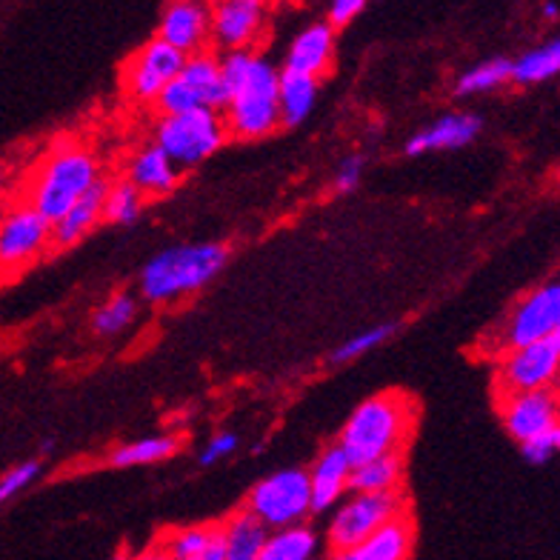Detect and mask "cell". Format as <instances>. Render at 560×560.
<instances>
[{
  "instance_id": "836d02e7",
  "label": "cell",
  "mask_w": 560,
  "mask_h": 560,
  "mask_svg": "<svg viewBox=\"0 0 560 560\" xmlns=\"http://www.w3.org/2000/svg\"><path fill=\"white\" fill-rule=\"evenodd\" d=\"M37 475H40V460H26V464H18L15 469H9V472L0 478V503L12 501L15 494H21L23 489L32 487Z\"/></svg>"
},
{
  "instance_id": "6da1fadb",
  "label": "cell",
  "mask_w": 560,
  "mask_h": 560,
  "mask_svg": "<svg viewBox=\"0 0 560 560\" xmlns=\"http://www.w3.org/2000/svg\"><path fill=\"white\" fill-rule=\"evenodd\" d=\"M418 423V406L404 392H381L363 400L340 432V450L354 464L386 452H404Z\"/></svg>"
},
{
  "instance_id": "9a60e30c",
  "label": "cell",
  "mask_w": 560,
  "mask_h": 560,
  "mask_svg": "<svg viewBox=\"0 0 560 560\" xmlns=\"http://www.w3.org/2000/svg\"><path fill=\"white\" fill-rule=\"evenodd\" d=\"M415 549V524L409 512H398L395 517L384 521L372 535L358 546L338 555L340 560H406L412 558Z\"/></svg>"
},
{
  "instance_id": "f35d334b",
  "label": "cell",
  "mask_w": 560,
  "mask_h": 560,
  "mask_svg": "<svg viewBox=\"0 0 560 560\" xmlns=\"http://www.w3.org/2000/svg\"><path fill=\"white\" fill-rule=\"evenodd\" d=\"M203 560H226V540H223L221 526H212V535H209Z\"/></svg>"
},
{
  "instance_id": "ba28073f",
  "label": "cell",
  "mask_w": 560,
  "mask_h": 560,
  "mask_svg": "<svg viewBox=\"0 0 560 560\" xmlns=\"http://www.w3.org/2000/svg\"><path fill=\"white\" fill-rule=\"evenodd\" d=\"M560 372V332L532 340L524 347L509 349L498 358V375L494 389L501 398L526 389H544L555 386Z\"/></svg>"
},
{
  "instance_id": "d6986e66",
  "label": "cell",
  "mask_w": 560,
  "mask_h": 560,
  "mask_svg": "<svg viewBox=\"0 0 560 560\" xmlns=\"http://www.w3.org/2000/svg\"><path fill=\"white\" fill-rule=\"evenodd\" d=\"M335 55V26L332 23H312L292 40L287 55V69L320 78L326 74Z\"/></svg>"
},
{
  "instance_id": "ab89813d",
  "label": "cell",
  "mask_w": 560,
  "mask_h": 560,
  "mask_svg": "<svg viewBox=\"0 0 560 560\" xmlns=\"http://www.w3.org/2000/svg\"><path fill=\"white\" fill-rule=\"evenodd\" d=\"M544 15L546 18H558V3H555V0H546V7H544Z\"/></svg>"
},
{
  "instance_id": "8fae6325",
  "label": "cell",
  "mask_w": 560,
  "mask_h": 560,
  "mask_svg": "<svg viewBox=\"0 0 560 560\" xmlns=\"http://www.w3.org/2000/svg\"><path fill=\"white\" fill-rule=\"evenodd\" d=\"M186 55L166 44L163 37H152L143 49L135 52V58L124 69V86L132 101L152 104L161 89L180 72Z\"/></svg>"
},
{
  "instance_id": "52a82bcc",
  "label": "cell",
  "mask_w": 560,
  "mask_h": 560,
  "mask_svg": "<svg viewBox=\"0 0 560 560\" xmlns=\"http://www.w3.org/2000/svg\"><path fill=\"white\" fill-rule=\"evenodd\" d=\"M252 515L258 517L266 529H280V526L303 524L306 515H312V492L310 472L303 469H280L260 480L252 489L249 506Z\"/></svg>"
},
{
  "instance_id": "7a4b0ae2",
  "label": "cell",
  "mask_w": 560,
  "mask_h": 560,
  "mask_svg": "<svg viewBox=\"0 0 560 560\" xmlns=\"http://www.w3.org/2000/svg\"><path fill=\"white\" fill-rule=\"evenodd\" d=\"M223 244H184L158 252L140 272V295L149 303H172L209 287L226 269Z\"/></svg>"
},
{
  "instance_id": "4dcf8cb0",
  "label": "cell",
  "mask_w": 560,
  "mask_h": 560,
  "mask_svg": "<svg viewBox=\"0 0 560 560\" xmlns=\"http://www.w3.org/2000/svg\"><path fill=\"white\" fill-rule=\"evenodd\" d=\"M209 535H212V526H192V529L175 532V535L163 544V555L175 560H203Z\"/></svg>"
},
{
  "instance_id": "8d00e7d4",
  "label": "cell",
  "mask_w": 560,
  "mask_h": 560,
  "mask_svg": "<svg viewBox=\"0 0 560 560\" xmlns=\"http://www.w3.org/2000/svg\"><path fill=\"white\" fill-rule=\"evenodd\" d=\"M235 450H237V435H232V432H221V435L209 441L207 450L200 452V464H203V466L218 464L221 457L232 455Z\"/></svg>"
},
{
  "instance_id": "7402d4cb",
  "label": "cell",
  "mask_w": 560,
  "mask_h": 560,
  "mask_svg": "<svg viewBox=\"0 0 560 560\" xmlns=\"http://www.w3.org/2000/svg\"><path fill=\"white\" fill-rule=\"evenodd\" d=\"M317 101V78L312 74L283 69L278 78V104H280V124L298 126L306 120L315 109Z\"/></svg>"
},
{
  "instance_id": "f1b7e54d",
  "label": "cell",
  "mask_w": 560,
  "mask_h": 560,
  "mask_svg": "<svg viewBox=\"0 0 560 560\" xmlns=\"http://www.w3.org/2000/svg\"><path fill=\"white\" fill-rule=\"evenodd\" d=\"M509 63L506 58H492L483 60L478 67L466 69L460 78H457V97H469V95H480V92H492V89L503 86L509 81Z\"/></svg>"
},
{
  "instance_id": "603a6c76",
  "label": "cell",
  "mask_w": 560,
  "mask_h": 560,
  "mask_svg": "<svg viewBox=\"0 0 560 560\" xmlns=\"http://www.w3.org/2000/svg\"><path fill=\"white\" fill-rule=\"evenodd\" d=\"M404 480V452L369 457L349 472V492H395Z\"/></svg>"
},
{
  "instance_id": "9c48e42d",
  "label": "cell",
  "mask_w": 560,
  "mask_h": 560,
  "mask_svg": "<svg viewBox=\"0 0 560 560\" xmlns=\"http://www.w3.org/2000/svg\"><path fill=\"white\" fill-rule=\"evenodd\" d=\"M406 509V498L400 489L395 492H354L343 506L335 512L329 524V549L332 555H343L347 549L361 544L377 526Z\"/></svg>"
},
{
  "instance_id": "ac0fdd59",
  "label": "cell",
  "mask_w": 560,
  "mask_h": 560,
  "mask_svg": "<svg viewBox=\"0 0 560 560\" xmlns=\"http://www.w3.org/2000/svg\"><path fill=\"white\" fill-rule=\"evenodd\" d=\"M483 129V120L478 115H446L429 129L415 135L406 143V155H427V152H443V149H460L472 143Z\"/></svg>"
},
{
  "instance_id": "44dd1931",
  "label": "cell",
  "mask_w": 560,
  "mask_h": 560,
  "mask_svg": "<svg viewBox=\"0 0 560 560\" xmlns=\"http://www.w3.org/2000/svg\"><path fill=\"white\" fill-rule=\"evenodd\" d=\"M180 78L186 86L192 89L200 106H212V109H223L226 106V89L221 81V58H214L212 52L200 49V52L186 55L184 67H180Z\"/></svg>"
},
{
  "instance_id": "4fadbf2b",
  "label": "cell",
  "mask_w": 560,
  "mask_h": 560,
  "mask_svg": "<svg viewBox=\"0 0 560 560\" xmlns=\"http://www.w3.org/2000/svg\"><path fill=\"white\" fill-rule=\"evenodd\" d=\"M209 35H212V9L207 7V0H172L163 9L158 37L184 55L200 52Z\"/></svg>"
},
{
  "instance_id": "83f0119b",
  "label": "cell",
  "mask_w": 560,
  "mask_h": 560,
  "mask_svg": "<svg viewBox=\"0 0 560 560\" xmlns=\"http://www.w3.org/2000/svg\"><path fill=\"white\" fill-rule=\"evenodd\" d=\"M143 200L147 195L140 192L138 186L126 177V180H115L106 186L104 195V221L109 223H135L143 212Z\"/></svg>"
},
{
  "instance_id": "e0dca14e",
  "label": "cell",
  "mask_w": 560,
  "mask_h": 560,
  "mask_svg": "<svg viewBox=\"0 0 560 560\" xmlns=\"http://www.w3.org/2000/svg\"><path fill=\"white\" fill-rule=\"evenodd\" d=\"M349 472H352V460L340 446H326L317 455L310 472L312 512H326V509L338 506L340 498L349 492Z\"/></svg>"
},
{
  "instance_id": "d4e9b609",
  "label": "cell",
  "mask_w": 560,
  "mask_h": 560,
  "mask_svg": "<svg viewBox=\"0 0 560 560\" xmlns=\"http://www.w3.org/2000/svg\"><path fill=\"white\" fill-rule=\"evenodd\" d=\"M317 552V535L303 524L280 526L266 535L258 560H310Z\"/></svg>"
},
{
  "instance_id": "4316f807",
  "label": "cell",
  "mask_w": 560,
  "mask_h": 560,
  "mask_svg": "<svg viewBox=\"0 0 560 560\" xmlns=\"http://www.w3.org/2000/svg\"><path fill=\"white\" fill-rule=\"evenodd\" d=\"M177 452V438L172 435H152L143 438V441L124 443L118 450L112 452L109 464L126 469V466H143V464H158V460H166Z\"/></svg>"
},
{
  "instance_id": "1f68e13d",
  "label": "cell",
  "mask_w": 560,
  "mask_h": 560,
  "mask_svg": "<svg viewBox=\"0 0 560 560\" xmlns=\"http://www.w3.org/2000/svg\"><path fill=\"white\" fill-rule=\"evenodd\" d=\"M398 329H400V324H381V326H372V329H366V332L354 335V338L347 340L343 347L335 349L332 363H349V361H354V358H361V354H366L369 349H377L381 343H386V340L398 332Z\"/></svg>"
},
{
  "instance_id": "d6a6232c",
  "label": "cell",
  "mask_w": 560,
  "mask_h": 560,
  "mask_svg": "<svg viewBox=\"0 0 560 560\" xmlns=\"http://www.w3.org/2000/svg\"><path fill=\"white\" fill-rule=\"evenodd\" d=\"M255 55L249 49H226V55L221 58V81L226 89V101L235 95L241 83L246 81V72H249V63Z\"/></svg>"
},
{
  "instance_id": "f546056e",
  "label": "cell",
  "mask_w": 560,
  "mask_h": 560,
  "mask_svg": "<svg viewBox=\"0 0 560 560\" xmlns=\"http://www.w3.org/2000/svg\"><path fill=\"white\" fill-rule=\"evenodd\" d=\"M135 315H138V301L132 295H112L109 301L101 306V310L92 315V332L101 335V338H112V335L124 332L126 326L132 324Z\"/></svg>"
},
{
  "instance_id": "7c38bea8",
  "label": "cell",
  "mask_w": 560,
  "mask_h": 560,
  "mask_svg": "<svg viewBox=\"0 0 560 560\" xmlns=\"http://www.w3.org/2000/svg\"><path fill=\"white\" fill-rule=\"evenodd\" d=\"M501 400L503 429H506L509 435L515 438L517 443H524L526 438L538 435V432H544V429L558 423L560 404L555 386L515 392V395H506V398Z\"/></svg>"
},
{
  "instance_id": "3957f363",
  "label": "cell",
  "mask_w": 560,
  "mask_h": 560,
  "mask_svg": "<svg viewBox=\"0 0 560 560\" xmlns=\"http://www.w3.org/2000/svg\"><path fill=\"white\" fill-rule=\"evenodd\" d=\"M101 177V163L83 147H58L37 170L30 189V207L55 223L74 200Z\"/></svg>"
},
{
  "instance_id": "ffe728a7",
  "label": "cell",
  "mask_w": 560,
  "mask_h": 560,
  "mask_svg": "<svg viewBox=\"0 0 560 560\" xmlns=\"http://www.w3.org/2000/svg\"><path fill=\"white\" fill-rule=\"evenodd\" d=\"M180 166L163 152L158 143L140 149L129 161V180L138 186L143 195H170L180 184Z\"/></svg>"
},
{
  "instance_id": "277c9868",
  "label": "cell",
  "mask_w": 560,
  "mask_h": 560,
  "mask_svg": "<svg viewBox=\"0 0 560 560\" xmlns=\"http://www.w3.org/2000/svg\"><path fill=\"white\" fill-rule=\"evenodd\" d=\"M278 67L266 58H252L246 81L241 83L235 95L226 101V129L235 138L255 140L272 135L280 126L278 104Z\"/></svg>"
},
{
  "instance_id": "74e56055",
  "label": "cell",
  "mask_w": 560,
  "mask_h": 560,
  "mask_svg": "<svg viewBox=\"0 0 560 560\" xmlns=\"http://www.w3.org/2000/svg\"><path fill=\"white\" fill-rule=\"evenodd\" d=\"M363 9H366V0H332V7H329V23H332V26H347V23H352L354 18L361 15Z\"/></svg>"
},
{
  "instance_id": "2e32d148",
  "label": "cell",
  "mask_w": 560,
  "mask_h": 560,
  "mask_svg": "<svg viewBox=\"0 0 560 560\" xmlns=\"http://www.w3.org/2000/svg\"><path fill=\"white\" fill-rule=\"evenodd\" d=\"M106 186H109V180L97 177L95 184L89 186L86 192L74 200L67 212H63V218H58V221L52 223L55 249H69V246H74L78 241H83V237H86L89 232L97 226V223L104 221Z\"/></svg>"
},
{
  "instance_id": "30bf717a",
  "label": "cell",
  "mask_w": 560,
  "mask_h": 560,
  "mask_svg": "<svg viewBox=\"0 0 560 560\" xmlns=\"http://www.w3.org/2000/svg\"><path fill=\"white\" fill-rule=\"evenodd\" d=\"M49 246H52V223L30 203L0 218V272L30 266Z\"/></svg>"
},
{
  "instance_id": "60d3db41",
  "label": "cell",
  "mask_w": 560,
  "mask_h": 560,
  "mask_svg": "<svg viewBox=\"0 0 560 560\" xmlns=\"http://www.w3.org/2000/svg\"><path fill=\"white\" fill-rule=\"evenodd\" d=\"M0 189H3V180H0Z\"/></svg>"
},
{
  "instance_id": "484cf974",
  "label": "cell",
  "mask_w": 560,
  "mask_h": 560,
  "mask_svg": "<svg viewBox=\"0 0 560 560\" xmlns=\"http://www.w3.org/2000/svg\"><path fill=\"white\" fill-rule=\"evenodd\" d=\"M560 72V40L552 37L549 44L529 49L509 67V81L517 86H535V83L552 81Z\"/></svg>"
},
{
  "instance_id": "8992f818",
  "label": "cell",
  "mask_w": 560,
  "mask_h": 560,
  "mask_svg": "<svg viewBox=\"0 0 560 560\" xmlns=\"http://www.w3.org/2000/svg\"><path fill=\"white\" fill-rule=\"evenodd\" d=\"M552 332H560V283L555 278L526 292L506 312L501 324L487 335L483 347H487V354L501 358L509 349L524 347Z\"/></svg>"
},
{
  "instance_id": "e575fe53",
  "label": "cell",
  "mask_w": 560,
  "mask_h": 560,
  "mask_svg": "<svg viewBox=\"0 0 560 560\" xmlns=\"http://www.w3.org/2000/svg\"><path fill=\"white\" fill-rule=\"evenodd\" d=\"M521 446H524V455L529 464H546V460H549L552 455H558L560 450V423L544 429V432H538V435L526 438Z\"/></svg>"
},
{
  "instance_id": "cb8c5ba5",
  "label": "cell",
  "mask_w": 560,
  "mask_h": 560,
  "mask_svg": "<svg viewBox=\"0 0 560 560\" xmlns=\"http://www.w3.org/2000/svg\"><path fill=\"white\" fill-rule=\"evenodd\" d=\"M221 532L226 540V560H258L266 535H269V529L252 515L249 509L229 517Z\"/></svg>"
},
{
  "instance_id": "d590c367",
  "label": "cell",
  "mask_w": 560,
  "mask_h": 560,
  "mask_svg": "<svg viewBox=\"0 0 560 560\" xmlns=\"http://www.w3.org/2000/svg\"><path fill=\"white\" fill-rule=\"evenodd\" d=\"M363 177V158L361 155H352L347 161L340 163L338 177H335V189L338 192H352L354 186L361 184Z\"/></svg>"
},
{
  "instance_id": "5bb4252c",
  "label": "cell",
  "mask_w": 560,
  "mask_h": 560,
  "mask_svg": "<svg viewBox=\"0 0 560 560\" xmlns=\"http://www.w3.org/2000/svg\"><path fill=\"white\" fill-rule=\"evenodd\" d=\"M266 0H218L212 9V37L223 49H246L260 35Z\"/></svg>"
},
{
  "instance_id": "5b68a950",
  "label": "cell",
  "mask_w": 560,
  "mask_h": 560,
  "mask_svg": "<svg viewBox=\"0 0 560 560\" xmlns=\"http://www.w3.org/2000/svg\"><path fill=\"white\" fill-rule=\"evenodd\" d=\"M226 120L221 109H212V106L161 115L155 126V143L180 170H192L212 158L226 143Z\"/></svg>"
}]
</instances>
